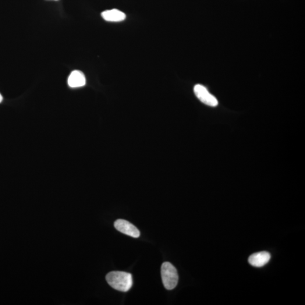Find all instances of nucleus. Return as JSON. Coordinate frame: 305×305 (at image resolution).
Wrapping results in <instances>:
<instances>
[{"instance_id":"nucleus-1","label":"nucleus","mask_w":305,"mask_h":305,"mask_svg":"<svg viewBox=\"0 0 305 305\" xmlns=\"http://www.w3.org/2000/svg\"><path fill=\"white\" fill-rule=\"evenodd\" d=\"M106 281L113 288L119 291H129L133 285V276L129 272L112 271L106 276Z\"/></svg>"},{"instance_id":"nucleus-2","label":"nucleus","mask_w":305,"mask_h":305,"mask_svg":"<svg viewBox=\"0 0 305 305\" xmlns=\"http://www.w3.org/2000/svg\"><path fill=\"white\" fill-rule=\"evenodd\" d=\"M161 277L166 289H174L178 285L179 276L177 269L169 262H164L162 265Z\"/></svg>"},{"instance_id":"nucleus-3","label":"nucleus","mask_w":305,"mask_h":305,"mask_svg":"<svg viewBox=\"0 0 305 305\" xmlns=\"http://www.w3.org/2000/svg\"><path fill=\"white\" fill-rule=\"evenodd\" d=\"M195 95L204 104L215 107L218 106V101L214 95H211L207 88L201 84H197L194 87Z\"/></svg>"},{"instance_id":"nucleus-4","label":"nucleus","mask_w":305,"mask_h":305,"mask_svg":"<svg viewBox=\"0 0 305 305\" xmlns=\"http://www.w3.org/2000/svg\"><path fill=\"white\" fill-rule=\"evenodd\" d=\"M115 228L118 231L134 238H137L140 235L139 230L132 223L123 219H118L114 223Z\"/></svg>"},{"instance_id":"nucleus-5","label":"nucleus","mask_w":305,"mask_h":305,"mask_svg":"<svg viewBox=\"0 0 305 305\" xmlns=\"http://www.w3.org/2000/svg\"><path fill=\"white\" fill-rule=\"evenodd\" d=\"M271 258V255L267 251H261L251 255L248 261L253 267H261L267 265Z\"/></svg>"},{"instance_id":"nucleus-6","label":"nucleus","mask_w":305,"mask_h":305,"mask_svg":"<svg viewBox=\"0 0 305 305\" xmlns=\"http://www.w3.org/2000/svg\"><path fill=\"white\" fill-rule=\"evenodd\" d=\"M86 77L80 71H73L68 78L69 86L72 88L83 87L86 85Z\"/></svg>"},{"instance_id":"nucleus-7","label":"nucleus","mask_w":305,"mask_h":305,"mask_svg":"<svg viewBox=\"0 0 305 305\" xmlns=\"http://www.w3.org/2000/svg\"><path fill=\"white\" fill-rule=\"evenodd\" d=\"M103 19L108 22H121L126 19L125 13L118 9L105 10L101 13Z\"/></svg>"},{"instance_id":"nucleus-8","label":"nucleus","mask_w":305,"mask_h":305,"mask_svg":"<svg viewBox=\"0 0 305 305\" xmlns=\"http://www.w3.org/2000/svg\"><path fill=\"white\" fill-rule=\"evenodd\" d=\"M2 100H3L2 96L0 94V103H1L2 102Z\"/></svg>"},{"instance_id":"nucleus-9","label":"nucleus","mask_w":305,"mask_h":305,"mask_svg":"<svg viewBox=\"0 0 305 305\" xmlns=\"http://www.w3.org/2000/svg\"><path fill=\"white\" fill-rule=\"evenodd\" d=\"M54 1H58V0H54Z\"/></svg>"}]
</instances>
